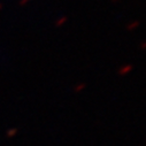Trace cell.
I'll return each instance as SVG.
<instances>
[{"label": "cell", "mask_w": 146, "mask_h": 146, "mask_svg": "<svg viewBox=\"0 0 146 146\" xmlns=\"http://www.w3.org/2000/svg\"><path fill=\"white\" fill-rule=\"evenodd\" d=\"M111 1L113 3V4H117V3H120L121 0H111Z\"/></svg>", "instance_id": "cell-6"}, {"label": "cell", "mask_w": 146, "mask_h": 146, "mask_svg": "<svg viewBox=\"0 0 146 146\" xmlns=\"http://www.w3.org/2000/svg\"><path fill=\"white\" fill-rule=\"evenodd\" d=\"M67 20H68V19H67V16H61V17L58 20V22H56V25H58V27H61V25H63V24L67 22Z\"/></svg>", "instance_id": "cell-3"}, {"label": "cell", "mask_w": 146, "mask_h": 146, "mask_svg": "<svg viewBox=\"0 0 146 146\" xmlns=\"http://www.w3.org/2000/svg\"><path fill=\"white\" fill-rule=\"evenodd\" d=\"M85 86H86V84H85V83H82V84H80V85H77V86H76V91H77V92L83 91V90L85 89Z\"/></svg>", "instance_id": "cell-4"}, {"label": "cell", "mask_w": 146, "mask_h": 146, "mask_svg": "<svg viewBox=\"0 0 146 146\" xmlns=\"http://www.w3.org/2000/svg\"><path fill=\"white\" fill-rule=\"evenodd\" d=\"M139 25H140V22H139V21H131L130 23L127 24L125 28H127L128 31H133V30H136Z\"/></svg>", "instance_id": "cell-2"}, {"label": "cell", "mask_w": 146, "mask_h": 146, "mask_svg": "<svg viewBox=\"0 0 146 146\" xmlns=\"http://www.w3.org/2000/svg\"><path fill=\"white\" fill-rule=\"evenodd\" d=\"M132 69H133V66H132V64H125V66H123V67L120 68L119 75H120V76H124V75L129 74V72H130Z\"/></svg>", "instance_id": "cell-1"}, {"label": "cell", "mask_w": 146, "mask_h": 146, "mask_svg": "<svg viewBox=\"0 0 146 146\" xmlns=\"http://www.w3.org/2000/svg\"><path fill=\"white\" fill-rule=\"evenodd\" d=\"M140 48H141V50H146V40L140 44Z\"/></svg>", "instance_id": "cell-5"}]
</instances>
